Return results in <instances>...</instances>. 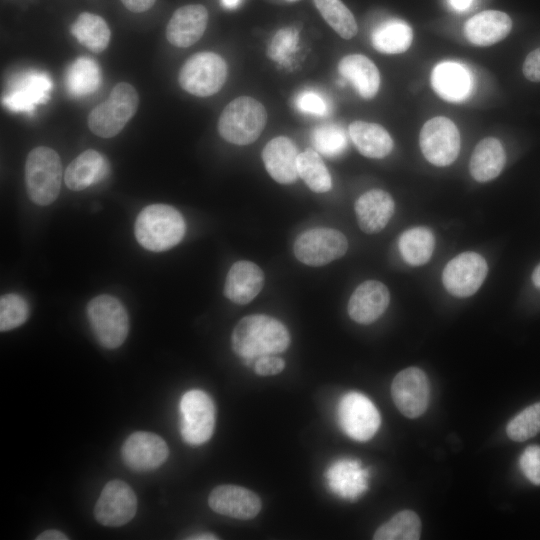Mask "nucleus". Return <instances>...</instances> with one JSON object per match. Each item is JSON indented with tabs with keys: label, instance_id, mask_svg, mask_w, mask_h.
Masks as SVG:
<instances>
[{
	"label": "nucleus",
	"instance_id": "nucleus-1",
	"mask_svg": "<svg viewBox=\"0 0 540 540\" xmlns=\"http://www.w3.org/2000/svg\"><path fill=\"white\" fill-rule=\"evenodd\" d=\"M231 344L238 356L251 361L285 351L290 344V335L279 320L268 315L254 314L243 317L236 324Z\"/></svg>",
	"mask_w": 540,
	"mask_h": 540
},
{
	"label": "nucleus",
	"instance_id": "nucleus-2",
	"mask_svg": "<svg viewBox=\"0 0 540 540\" xmlns=\"http://www.w3.org/2000/svg\"><path fill=\"white\" fill-rule=\"evenodd\" d=\"M185 230L181 213L166 204L146 206L134 224L138 243L153 252L166 251L176 246L183 239Z\"/></svg>",
	"mask_w": 540,
	"mask_h": 540
},
{
	"label": "nucleus",
	"instance_id": "nucleus-3",
	"mask_svg": "<svg viewBox=\"0 0 540 540\" xmlns=\"http://www.w3.org/2000/svg\"><path fill=\"white\" fill-rule=\"evenodd\" d=\"M267 111L257 99L240 96L228 103L218 119V132L229 143L248 145L255 142L267 123Z\"/></svg>",
	"mask_w": 540,
	"mask_h": 540
},
{
	"label": "nucleus",
	"instance_id": "nucleus-4",
	"mask_svg": "<svg viewBox=\"0 0 540 540\" xmlns=\"http://www.w3.org/2000/svg\"><path fill=\"white\" fill-rule=\"evenodd\" d=\"M62 164L52 148L38 146L32 149L25 163V183L32 202L40 206L53 203L61 188Z\"/></svg>",
	"mask_w": 540,
	"mask_h": 540
},
{
	"label": "nucleus",
	"instance_id": "nucleus-5",
	"mask_svg": "<svg viewBox=\"0 0 540 540\" xmlns=\"http://www.w3.org/2000/svg\"><path fill=\"white\" fill-rule=\"evenodd\" d=\"M139 105L136 89L127 82L116 84L109 97L93 108L88 116V127L101 138L116 136L134 116Z\"/></svg>",
	"mask_w": 540,
	"mask_h": 540
},
{
	"label": "nucleus",
	"instance_id": "nucleus-6",
	"mask_svg": "<svg viewBox=\"0 0 540 540\" xmlns=\"http://www.w3.org/2000/svg\"><path fill=\"white\" fill-rule=\"evenodd\" d=\"M86 314L97 341L105 348L115 349L125 341L129 319L125 307L111 295H99L89 301Z\"/></svg>",
	"mask_w": 540,
	"mask_h": 540
},
{
	"label": "nucleus",
	"instance_id": "nucleus-7",
	"mask_svg": "<svg viewBox=\"0 0 540 540\" xmlns=\"http://www.w3.org/2000/svg\"><path fill=\"white\" fill-rule=\"evenodd\" d=\"M227 64L214 52L192 55L182 65L178 81L183 90L198 96L209 97L219 92L227 79Z\"/></svg>",
	"mask_w": 540,
	"mask_h": 540
},
{
	"label": "nucleus",
	"instance_id": "nucleus-8",
	"mask_svg": "<svg viewBox=\"0 0 540 540\" xmlns=\"http://www.w3.org/2000/svg\"><path fill=\"white\" fill-rule=\"evenodd\" d=\"M180 433L190 445L207 442L214 431L215 406L204 391L193 389L185 392L179 403Z\"/></svg>",
	"mask_w": 540,
	"mask_h": 540
},
{
	"label": "nucleus",
	"instance_id": "nucleus-9",
	"mask_svg": "<svg viewBox=\"0 0 540 540\" xmlns=\"http://www.w3.org/2000/svg\"><path fill=\"white\" fill-rule=\"evenodd\" d=\"M348 249L343 233L332 228H313L301 233L294 242L293 252L301 263L319 267L341 258Z\"/></svg>",
	"mask_w": 540,
	"mask_h": 540
},
{
	"label": "nucleus",
	"instance_id": "nucleus-10",
	"mask_svg": "<svg viewBox=\"0 0 540 540\" xmlns=\"http://www.w3.org/2000/svg\"><path fill=\"white\" fill-rule=\"evenodd\" d=\"M419 144L428 162L438 167L448 166L458 157L460 133L453 121L437 116L422 126Z\"/></svg>",
	"mask_w": 540,
	"mask_h": 540
},
{
	"label": "nucleus",
	"instance_id": "nucleus-11",
	"mask_svg": "<svg viewBox=\"0 0 540 540\" xmlns=\"http://www.w3.org/2000/svg\"><path fill=\"white\" fill-rule=\"evenodd\" d=\"M53 83L43 71L28 70L11 78L2 104L12 112L32 113L50 99Z\"/></svg>",
	"mask_w": 540,
	"mask_h": 540
},
{
	"label": "nucleus",
	"instance_id": "nucleus-12",
	"mask_svg": "<svg viewBox=\"0 0 540 540\" xmlns=\"http://www.w3.org/2000/svg\"><path fill=\"white\" fill-rule=\"evenodd\" d=\"M338 419L345 434L356 441L371 439L381 422L375 405L359 392L343 395L338 405Z\"/></svg>",
	"mask_w": 540,
	"mask_h": 540
},
{
	"label": "nucleus",
	"instance_id": "nucleus-13",
	"mask_svg": "<svg viewBox=\"0 0 540 540\" xmlns=\"http://www.w3.org/2000/svg\"><path fill=\"white\" fill-rule=\"evenodd\" d=\"M487 273V262L480 254L464 252L446 264L442 272V282L451 295L466 298L478 291Z\"/></svg>",
	"mask_w": 540,
	"mask_h": 540
},
{
	"label": "nucleus",
	"instance_id": "nucleus-14",
	"mask_svg": "<svg viewBox=\"0 0 540 540\" xmlns=\"http://www.w3.org/2000/svg\"><path fill=\"white\" fill-rule=\"evenodd\" d=\"M391 395L404 416L417 418L422 415L430 399V385L425 372L418 367L400 371L392 381Z\"/></svg>",
	"mask_w": 540,
	"mask_h": 540
},
{
	"label": "nucleus",
	"instance_id": "nucleus-15",
	"mask_svg": "<svg viewBox=\"0 0 540 540\" xmlns=\"http://www.w3.org/2000/svg\"><path fill=\"white\" fill-rule=\"evenodd\" d=\"M136 511L137 497L132 488L121 480H112L102 489L94 516L104 526L119 527L128 523Z\"/></svg>",
	"mask_w": 540,
	"mask_h": 540
},
{
	"label": "nucleus",
	"instance_id": "nucleus-16",
	"mask_svg": "<svg viewBox=\"0 0 540 540\" xmlns=\"http://www.w3.org/2000/svg\"><path fill=\"white\" fill-rule=\"evenodd\" d=\"M169 455L166 442L158 435L139 431L131 434L122 446L125 464L135 471L158 468Z\"/></svg>",
	"mask_w": 540,
	"mask_h": 540
},
{
	"label": "nucleus",
	"instance_id": "nucleus-17",
	"mask_svg": "<svg viewBox=\"0 0 540 540\" xmlns=\"http://www.w3.org/2000/svg\"><path fill=\"white\" fill-rule=\"evenodd\" d=\"M208 504L214 512L240 520L254 518L262 506L256 493L230 484L215 487L208 497Z\"/></svg>",
	"mask_w": 540,
	"mask_h": 540
},
{
	"label": "nucleus",
	"instance_id": "nucleus-18",
	"mask_svg": "<svg viewBox=\"0 0 540 540\" xmlns=\"http://www.w3.org/2000/svg\"><path fill=\"white\" fill-rule=\"evenodd\" d=\"M208 11L201 4H188L178 8L166 26V38L175 47L186 48L204 34Z\"/></svg>",
	"mask_w": 540,
	"mask_h": 540
},
{
	"label": "nucleus",
	"instance_id": "nucleus-19",
	"mask_svg": "<svg viewBox=\"0 0 540 540\" xmlns=\"http://www.w3.org/2000/svg\"><path fill=\"white\" fill-rule=\"evenodd\" d=\"M389 302L388 288L377 280H367L352 293L348 302V314L359 324H371L385 312Z\"/></svg>",
	"mask_w": 540,
	"mask_h": 540
},
{
	"label": "nucleus",
	"instance_id": "nucleus-20",
	"mask_svg": "<svg viewBox=\"0 0 540 540\" xmlns=\"http://www.w3.org/2000/svg\"><path fill=\"white\" fill-rule=\"evenodd\" d=\"M298 156L295 143L286 136L271 139L262 151L268 174L280 184H292L297 180Z\"/></svg>",
	"mask_w": 540,
	"mask_h": 540
},
{
	"label": "nucleus",
	"instance_id": "nucleus-21",
	"mask_svg": "<svg viewBox=\"0 0 540 540\" xmlns=\"http://www.w3.org/2000/svg\"><path fill=\"white\" fill-rule=\"evenodd\" d=\"M325 477L330 490L346 500L358 499L367 489L368 471L357 459L336 460L327 469Z\"/></svg>",
	"mask_w": 540,
	"mask_h": 540
},
{
	"label": "nucleus",
	"instance_id": "nucleus-22",
	"mask_svg": "<svg viewBox=\"0 0 540 540\" xmlns=\"http://www.w3.org/2000/svg\"><path fill=\"white\" fill-rule=\"evenodd\" d=\"M430 79L437 95L448 102H462L470 96L472 91L471 73L458 62L444 61L437 64Z\"/></svg>",
	"mask_w": 540,
	"mask_h": 540
},
{
	"label": "nucleus",
	"instance_id": "nucleus-23",
	"mask_svg": "<svg viewBox=\"0 0 540 540\" xmlns=\"http://www.w3.org/2000/svg\"><path fill=\"white\" fill-rule=\"evenodd\" d=\"M392 196L381 189L362 194L355 202V213L360 229L375 234L385 228L394 213Z\"/></svg>",
	"mask_w": 540,
	"mask_h": 540
},
{
	"label": "nucleus",
	"instance_id": "nucleus-24",
	"mask_svg": "<svg viewBox=\"0 0 540 540\" xmlns=\"http://www.w3.org/2000/svg\"><path fill=\"white\" fill-rule=\"evenodd\" d=\"M264 274L251 261L235 262L228 271L224 285V295L240 305L251 302L262 290Z\"/></svg>",
	"mask_w": 540,
	"mask_h": 540
},
{
	"label": "nucleus",
	"instance_id": "nucleus-25",
	"mask_svg": "<svg viewBox=\"0 0 540 540\" xmlns=\"http://www.w3.org/2000/svg\"><path fill=\"white\" fill-rule=\"evenodd\" d=\"M512 29L508 14L498 10L482 11L464 24V34L475 46H490L504 39Z\"/></svg>",
	"mask_w": 540,
	"mask_h": 540
},
{
	"label": "nucleus",
	"instance_id": "nucleus-26",
	"mask_svg": "<svg viewBox=\"0 0 540 540\" xmlns=\"http://www.w3.org/2000/svg\"><path fill=\"white\" fill-rule=\"evenodd\" d=\"M109 172V163L96 150L88 149L67 166L64 174L66 186L72 191H82L102 181Z\"/></svg>",
	"mask_w": 540,
	"mask_h": 540
},
{
	"label": "nucleus",
	"instance_id": "nucleus-27",
	"mask_svg": "<svg viewBox=\"0 0 540 540\" xmlns=\"http://www.w3.org/2000/svg\"><path fill=\"white\" fill-rule=\"evenodd\" d=\"M340 75L349 81L364 99L375 97L380 86V73L376 65L362 54L344 56L338 64Z\"/></svg>",
	"mask_w": 540,
	"mask_h": 540
},
{
	"label": "nucleus",
	"instance_id": "nucleus-28",
	"mask_svg": "<svg viewBox=\"0 0 540 540\" xmlns=\"http://www.w3.org/2000/svg\"><path fill=\"white\" fill-rule=\"evenodd\" d=\"M506 162L505 150L494 137L482 139L475 146L470 158L471 176L478 182H488L496 178Z\"/></svg>",
	"mask_w": 540,
	"mask_h": 540
},
{
	"label": "nucleus",
	"instance_id": "nucleus-29",
	"mask_svg": "<svg viewBox=\"0 0 540 540\" xmlns=\"http://www.w3.org/2000/svg\"><path fill=\"white\" fill-rule=\"evenodd\" d=\"M349 136L357 150L368 158H384L393 148L390 134L376 123L353 121L349 125Z\"/></svg>",
	"mask_w": 540,
	"mask_h": 540
},
{
	"label": "nucleus",
	"instance_id": "nucleus-30",
	"mask_svg": "<svg viewBox=\"0 0 540 540\" xmlns=\"http://www.w3.org/2000/svg\"><path fill=\"white\" fill-rule=\"evenodd\" d=\"M101 83V70L97 62L89 57L75 59L67 68L65 85L68 93L80 98L94 93Z\"/></svg>",
	"mask_w": 540,
	"mask_h": 540
},
{
	"label": "nucleus",
	"instance_id": "nucleus-31",
	"mask_svg": "<svg viewBox=\"0 0 540 540\" xmlns=\"http://www.w3.org/2000/svg\"><path fill=\"white\" fill-rule=\"evenodd\" d=\"M75 39L90 51H104L110 41L111 32L106 21L99 15L82 12L70 27Z\"/></svg>",
	"mask_w": 540,
	"mask_h": 540
},
{
	"label": "nucleus",
	"instance_id": "nucleus-32",
	"mask_svg": "<svg viewBox=\"0 0 540 540\" xmlns=\"http://www.w3.org/2000/svg\"><path fill=\"white\" fill-rule=\"evenodd\" d=\"M413 32L411 27L399 19L382 22L372 32V46L385 54L405 52L411 45Z\"/></svg>",
	"mask_w": 540,
	"mask_h": 540
},
{
	"label": "nucleus",
	"instance_id": "nucleus-33",
	"mask_svg": "<svg viewBox=\"0 0 540 540\" xmlns=\"http://www.w3.org/2000/svg\"><path fill=\"white\" fill-rule=\"evenodd\" d=\"M401 256L411 266L426 264L433 253L435 238L432 231L423 226L404 231L399 238Z\"/></svg>",
	"mask_w": 540,
	"mask_h": 540
},
{
	"label": "nucleus",
	"instance_id": "nucleus-34",
	"mask_svg": "<svg viewBox=\"0 0 540 540\" xmlns=\"http://www.w3.org/2000/svg\"><path fill=\"white\" fill-rule=\"evenodd\" d=\"M421 520L411 510H403L381 525L374 533L375 540H418Z\"/></svg>",
	"mask_w": 540,
	"mask_h": 540
},
{
	"label": "nucleus",
	"instance_id": "nucleus-35",
	"mask_svg": "<svg viewBox=\"0 0 540 540\" xmlns=\"http://www.w3.org/2000/svg\"><path fill=\"white\" fill-rule=\"evenodd\" d=\"M298 174L305 184L316 193L331 189L332 179L322 158L312 149H306L298 156Z\"/></svg>",
	"mask_w": 540,
	"mask_h": 540
},
{
	"label": "nucleus",
	"instance_id": "nucleus-36",
	"mask_svg": "<svg viewBox=\"0 0 540 540\" xmlns=\"http://www.w3.org/2000/svg\"><path fill=\"white\" fill-rule=\"evenodd\" d=\"M324 20L342 38L351 39L358 26L352 12L341 0H313Z\"/></svg>",
	"mask_w": 540,
	"mask_h": 540
},
{
	"label": "nucleus",
	"instance_id": "nucleus-37",
	"mask_svg": "<svg viewBox=\"0 0 540 540\" xmlns=\"http://www.w3.org/2000/svg\"><path fill=\"white\" fill-rule=\"evenodd\" d=\"M312 143L327 157L341 155L347 147V137L343 128L336 124H322L312 133Z\"/></svg>",
	"mask_w": 540,
	"mask_h": 540
},
{
	"label": "nucleus",
	"instance_id": "nucleus-38",
	"mask_svg": "<svg viewBox=\"0 0 540 540\" xmlns=\"http://www.w3.org/2000/svg\"><path fill=\"white\" fill-rule=\"evenodd\" d=\"M540 432V402L534 403L513 419L506 427L508 437L516 442L528 440Z\"/></svg>",
	"mask_w": 540,
	"mask_h": 540
},
{
	"label": "nucleus",
	"instance_id": "nucleus-39",
	"mask_svg": "<svg viewBox=\"0 0 540 540\" xmlns=\"http://www.w3.org/2000/svg\"><path fill=\"white\" fill-rule=\"evenodd\" d=\"M29 316L27 301L20 295L10 293L0 299V330L9 331L21 326Z\"/></svg>",
	"mask_w": 540,
	"mask_h": 540
},
{
	"label": "nucleus",
	"instance_id": "nucleus-40",
	"mask_svg": "<svg viewBox=\"0 0 540 540\" xmlns=\"http://www.w3.org/2000/svg\"><path fill=\"white\" fill-rule=\"evenodd\" d=\"M299 33L294 27H284L276 32L268 46V56L280 64H285L297 50Z\"/></svg>",
	"mask_w": 540,
	"mask_h": 540
},
{
	"label": "nucleus",
	"instance_id": "nucleus-41",
	"mask_svg": "<svg viewBox=\"0 0 540 540\" xmlns=\"http://www.w3.org/2000/svg\"><path fill=\"white\" fill-rule=\"evenodd\" d=\"M294 103L300 112L319 117L327 115L330 110L328 100L323 94L314 90L301 91Z\"/></svg>",
	"mask_w": 540,
	"mask_h": 540
},
{
	"label": "nucleus",
	"instance_id": "nucleus-42",
	"mask_svg": "<svg viewBox=\"0 0 540 540\" xmlns=\"http://www.w3.org/2000/svg\"><path fill=\"white\" fill-rule=\"evenodd\" d=\"M519 465L531 483L540 485V446L527 447L520 457Z\"/></svg>",
	"mask_w": 540,
	"mask_h": 540
},
{
	"label": "nucleus",
	"instance_id": "nucleus-43",
	"mask_svg": "<svg viewBox=\"0 0 540 540\" xmlns=\"http://www.w3.org/2000/svg\"><path fill=\"white\" fill-rule=\"evenodd\" d=\"M285 368L282 358L275 355H264L254 363V371L260 376H272L279 374Z\"/></svg>",
	"mask_w": 540,
	"mask_h": 540
},
{
	"label": "nucleus",
	"instance_id": "nucleus-44",
	"mask_svg": "<svg viewBox=\"0 0 540 540\" xmlns=\"http://www.w3.org/2000/svg\"><path fill=\"white\" fill-rule=\"evenodd\" d=\"M522 71L528 80L540 82V47L527 55Z\"/></svg>",
	"mask_w": 540,
	"mask_h": 540
},
{
	"label": "nucleus",
	"instance_id": "nucleus-45",
	"mask_svg": "<svg viewBox=\"0 0 540 540\" xmlns=\"http://www.w3.org/2000/svg\"><path fill=\"white\" fill-rule=\"evenodd\" d=\"M122 4L129 10L135 13H141L149 10L156 0H120Z\"/></svg>",
	"mask_w": 540,
	"mask_h": 540
},
{
	"label": "nucleus",
	"instance_id": "nucleus-46",
	"mask_svg": "<svg viewBox=\"0 0 540 540\" xmlns=\"http://www.w3.org/2000/svg\"><path fill=\"white\" fill-rule=\"evenodd\" d=\"M37 540H67L69 539L64 533L56 529L45 530L40 533L37 537Z\"/></svg>",
	"mask_w": 540,
	"mask_h": 540
},
{
	"label": "nucleus",
	"instance_id": "nucleus-47",
	"mask_svg": "<svg viewBox=\"0 0 540 540\" xmlns=\"http://www.w3.org/2000/svg\"><path fill=\"white\" fill-rule=\"evenodd\" d=\"M449 1H450L451 6L457 11L466 10L472 2V0H449Z\"/></svg>",
	"mask_w": 540,
	"mask_h": 540
},
{
	"label": "nucleus",
	"instance_id": "nucleus-48",
	"mask_svg": "<svg viewBox=\"0 0 540 540\" xmlns=\"http://www.w3.org/2000/svg\"><path fill=\"white\" fill-rule=\"evenodd\" d=\"M242 2L243 0H220L222 6L227 10L237 9L242 4Z\"/></svg>",
	"mask_w": 540,
	"mask_h": 540
},
{
	"label": "nucleus",
	"instance_id": "nucleus-49",
	"mask_svg": "<svg viewBox=\"0 0 540 540\" xmlns=\"http://www.w3.org/2000/svg\"><path fill=\"white\" fill-rule=\"evenodd\" d=\"M187 539L190 540H215L218 539V537L212 533H198L195 535H192L190 537H187Z\"/></svg>",
	"mask_w": 540,
	"mask_h": 540
},
{
	"label": "nucleus",
	"instance_id": "nucleus-50",
	"mask_svg": "<svg viewBox=\"0 0 540 540\" xmlns=\"http://www.w3.org/2000/svg\"><path fill=\"white\" fill-rule=\"evenodd\" d=\"M532 281L534 285L540 289V264L535 268L532 274Z\"/></svg>",
	"mask_w": 540,
	"mask_h": 540
},
{
	"label": "nucleus",
	"instance_id": "nucleus-51",
	"mask_svg": "<svg viewBox=\"0 0 540 540\" xmlns=\"http://www.w3.org/2000/svg\"><path fill=\"white\" fill-rule=\"evenodd\" d=\"M286 1H289V2H295V1H299V0H286Z\"/></svg>",
	"mask_w": 540,
	"mask_h": 540
}]
</instances>
